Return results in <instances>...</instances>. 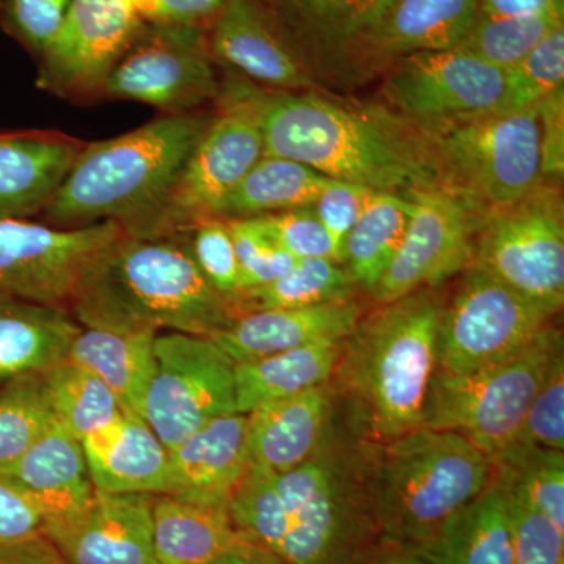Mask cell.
Returning <instances> with one entry per match:
<instances>
[{
	"label": "cell",
	"mask_w": 564,
	"mask_h": 564,
	"mask_svg": "<svg viewBox=\"0 0 564 564\" xmlns=\"http://www.w3.org/2000/svg\"><path fill=\"white\" fill-rule=\"evenodd\" d=\"M251 95L263 155L300 162L329 180L404 198L417 192L448 193L425 137L386 104L254 87Z\"/></svg>",
	"instance_id": "1"
},
{
	"label": "cell",
	"mask_w": 564,
	"mask_h": 564,
	"mask_svg": "<svg viewBox=\"0 0 564 564\" xmlns=\"http://www.w3.org/2000/svg\"><path fill=\"white\" fill-rule=\"evenodd\" d=\"M69 313L84 328L207 336L236 317L232 302L206 280L185 236L122 234L90 263Z\"/></svg>",
	"instance_id": "2"
},
{
	"label": "cell",
	"mask_w": 564,
	"mask_h": 564,
	"mask_svg": "<svg viewBox=\"0 0 564 564\" xmlns=\"http://www.w3.org/2000/svg\"><path fill=\"white\" fill-rule=\"evenodd\" d=\"M443 307L436 289H422L364 315L343 340L329 386L367 443L421 429Z\"/></svg>",
	"instance_id": "3"
},
{
	"label": "cell",
	"mask_w": 564,
	"mask_h": 564,
	"mask_svg": "<svg viewBox=\"0 0 564 564\" xmlns=\"http://www.w3.org/2000/svg\"><path fill=\"white\" fill-rule=\"evenodd\" d=\"M214 113L163 115L117 139L84 144L41 212L57 228L115 221L122 231L151 209L176 180Z\"/></svg>",
	"instance_id": "4"
},
{
	"label": "cell",
	"mask_w": 564,
	"mask_h": 564,
	"mask_svg": "<svg viewBox=\"0 0 564 564\" xmlns=\"http://www.w3.org/2000/svg\"><path fill=\"white\" fill-rule=\"evenodd\" d=\"M362 477L381 540L417 552L494 477L488 455L466 437L421 429L383 444H370Z\"/></svg>",
	"instance_id": "5"
},
{
	"label": "cell",
	"mask_w": 564,
	"mask_h": 564,
	"mask_svg": "<svg viewBox=\"0 0 564 564\" xmlns=\"http://www.w3.org/2000/svg\"><path fill=\"white\" fill-rule=\"evenodd\" d=\"M361 464V463H359ZM288 529L276 555L288 564H370L381 540L361 473L329 436L307 462L276 474Z\"/></svg>",
	"instance_id": "6"
},
{
	"label": "cell",
	"mask_w": 564,
	"mask_h": 564,
	"mask_svg": "<svg viewBox=\"0 0 564 564\" xmlns=\"http://www.w3.org/2000/svg\"><path fill=\"white\" fill-rule=\"evenodd\" d=\"M415 128L447 192L480 217L518 203L543 181L536 107Z\"/></svg>",
	"instance_id": "7"
},
{
	"label": "cell",
	"mask_w": 564,
	"mask_h": 564,
	"mask_svg": "<svg viewBox=\"0 0 564 564\" xmlns=\"http://www.w3.org/2000/svg\"><path fill=\"white\" fill-rule=\"evenodd\" d=\"M218 110L184 169L150 210L124 228L140 239L185 236L217 217L223 203L263 155V139L251 87L221 82Z\"/></svg>",
	"instance_id": "8"
},
{
	"label": "cell",
	"mask_w": 564,
	"mask_h": 564,
	"mask_svg": "<svg viewBox=\"0 0 564 564\" xmlns=\"http://www.w3.org/2000/svg\"><path fill=\"white\" fill-rule=\"evenodd\" d=\"M560 355L563 334L551 326L524 350L485 369L463 375L434 370L422 426L459 434L492 462L513 440Z\"/></svg>",
	"instance_id": "9"
},
{
	"label": "cell",
	"mask_w": 564,
	"mask_h": 564,
	"mask_svg": "<svg viewBox=\"0 0 564 564\" xmlns=\"http://www.w3.org/2000/svg\"><path fill=\"white\" fill-rule=\"evenodd\" d=\"M558 182L485 215L470 265L558 314L564 303V214Z\"/></svg>",
	"instance_id": "10"
},
{
	"label": "cell",
	"mask_w": 564,
	"mask_h": 564,
	"mask_svg": "<svg viewBox=\"0 0 564 564\" xmlns=\"http://www.w3.org/2000/svg\"><path fill=\"white\" fill-rule=\"evenodd\" d=\"M556 313L469 265L444 303L436 340V370L463 375L524 350L551 328Z\"/></svg>",
	"instance_id": "11"
},
{
	"label": "cell",
	"mask_w": 564,
	"mask_h": 564,
	"mask_svg": "<svg viewBox=\"0 0 564 564\" xmlns=\"http://www.w3.org/2000/svg\"><path fill=\"white\" fill-rule=\"evenodd\" d=\"M155 373L141 417L173 451L204 425L236 414V362L210 337H155Z\"/></svg>",
	"instance_id": "12"
},
{
	"label": "cell",
	"mask_w": 564,
	"mask_h": 564,
	"mask_svg": "<svg viewBox=\"0 0 564 564\" xmlns=\"http://www.w3.org/2000/svg\"><path fill=\"white\" fill-rule=\"evenodd\" d=\"M215 65L204 29L143 24L99 96L148 104L166 115L204 110L221 95Z\"/></svg>",
	"instance_id": "13"
},
{
	"label": "cell",
	"mask_w": 564,
	"mask_h": 564,
	"mask_svg": "<svg viewBox=\"0 0 564 564\" xmlns=\"http://www.w3.org/2000/svg\"><path fill=\"white\" fill-rule=\"evenodd\" d=\"M122 234L115 221L66 229L0 218V293L69 311L82 274Z\"/></svg>",
	"instance_id": "14"
},
{
	"label": "cell",
	"mask_w": 564,
	"mask_h": 564,
	"mask_svg": "<svg viewBox=\"0 0 564 564\" xmlns=\"http://www.w3.org/2000/svg\"><path fill=\"white\" fill-rule=\"evenodd\" d=\"M386 74L383 104L414 126L507 111L505 70L462 47L408 55Z\"/></svg>",
	"instance_id": "15"
},
{
	"label": "cell",
	"mask_w": 564,
	"mask_h": 564,
	"mask_svg": "<svg viewBox=\"0 0 564 564\" xmlns=\"http://www.w3.org/2000/svg\"><path fill=\"white\" fill-rule=\"evenodd\" d=\"M143 24L129 0H69L40 55V87L66 99L96 98Z\"/></svg>",
	"instance_id": "16"
},
{
	"label": "cell",
	"mask_w": 564,
	"mask_h": 564,
	"mask_svg": "<svg viewBox=\"0 0 564 564\" xmlns=\"http://www.w3.org/2000/svg\"><path fill=\"white\" fill-rule=\"evenodd\" d=\"M408 198L414 206L403 242L370 291L381 304L436 289L473 262L480 215L451 193L417 192Z\"/></svg>",
	"instance_id": "17"
},
{
	"label": "cell",
	"mask_w": 564,
	"mask_h": 564,
	"mask_svg": "<svg viewBox=\"0 0 564 564\" xmlns=\"http://www.w3.org/2000/svg\"><path fill=\"white\" fill-rule=\"evenodd\" d=\"M480 13L478 0H395L337 69L332 84L356 85L419 52L462 46Z\"/></svg>",
	"instance_id": "18"
},
{
	"label": "cell",
	"mask_w": 564,
	"mask_h": 564,
	"mask_svg": "<svg viewBox=\"0 0 564 564\" xmlns=\"http://www.w3.org/2000/svg\"><path fill=\"white\" fill-rule=\"evenodd\" d=\"M152 499L95 491L80 513L43 527V534L69 564H159Z\"/></svg>",
	"instance_id": "19"
},
{
	"label": "cell",
	"mask_w": 564,
	"mask_h": 564,
	"mask_svg": "<svg viewBox=\"0 0 564 564\" xmlns=\"http://www.w3.org/2000/svg\"><path fill=\"white\" fill-rule=\"evenodd\" d=\"M282 39L310 70L332 84L351 47L395 0H261Z\"/></svg>",
	"instance_id": "20"
},
{
	"label": "cell",
	"mask_w": 564,
	"mask_h": 564,
	"mask_svg": "<svg viewBox=\"0 0 564 564\" xmlns=\"http://www.w3.org/2000/svg\"><path fill=\"white\" fill-rule=\"evenodd\" d=\"M212 58L265 90L304 91L314 77L282 39L261 0H228L207 31Z\"/></svg>",
	"instance_id": "21"
},
{
	"label": "cell",
	"mask_w": 564,
	"mask_h": 564,
	"mask_svg": "<svg viewBox=\"0 0 564 564\" xmlns=\"http://www.w3.org/2000/svg\"><path fill=\"white\" fill-rule=\"evenodd\" d=\"M247 414H229L204 425L169 452L165 496L226 511L247 470Z\"/></svg>",
	"instance_id": "22"
},
{
	"label": "cell",
	"mask_w": 564,
	"mask_h": 564,
	"mask_svg": "<svg viewBox=\"0 0 564 564\" xmlns=\"http://www.w3.org/2000/svg\"><path fill=\"white\" fill-rule=\"evenodd\" d=\"M361 317V306L352 300L318 306L254 311L237 315L212 334L210 339L234 362H251L304 345L344 340Z\"/></svg>",
	"instance_id": "23"
},
{
	"label": "cell",
	"mask_w": 564,
	"mask_h": 564,
	"mask_svg": "<svg viewBox=\"0 0 564 564\" xmlns=\"http://www.w3.org/2000/svg\"><path fill=\"white\" fill-rule=\"evenodd\" d=\"M332 400L326 383L256 406L247 414L248 466L282 474L317 454L329 434Z\"/></svg>",
	"instance_id": "24"
},
{
	"label": "cell",
	"mask_w": 564,
	"mask_h": 564,
	"mask_svg": "<svg viewBox=\"0 0 564 564\" xmlns=\"http://www.w3.org/2000/svg\"><path fill=\"white\" fill-rule=\"evenodd\" d=\"M0 478L39 507L43 527L68 521L95 496L82 443L57 421Z\"/></svg>",
	"instance_id": "25"
},
{
	"label": "cell",
	"mask_w": 564,
	"mask_h": 564,
	"mask_svg": "<svg viewBox=\"0 0 564 564\" xmlns=\"http://www.w3.org/2000/svg\"><path fill=\"white\" fill-rule=\"evenodd\" d=\"M84 144L55 131L0 133V218L40 215Z\"/></svg>",
	"instance_id": "26"
},
{
	"label": "cell",
	"mask_w": 564,
	"mask_h": 564,
	"mask_svg": "<svg viewBox=\"0 0 564 564\" xmlns=\"http://www.w3.org/2000/svg\"><path fill=\"white\" fill-rule=\"evenodd\" d=\"M80 443L95 491L165 492L169 451L140 415L121 414Z\"/></svg>",
	"instance_id": "27"
},
{
	"label": "cell",
	"mask_w": 564,
	"mask_h": 564,
	"mask_svg": "<svg viewBox=\"0 0 564 564\" xmlns=\"http://www.w3.org/2000/svg\"><path fill=\"white\" fill-rule=\"evenodd\" d=\"M513 545L510 491L494 474L485 491L456 511L414 554L429 564H511Z\"/></svg>",
	"instance_id": "28"
},
{
	"label": "cell",
	"mask_w": 564,
	"mask_h": 564,
	"mask_svg": "<svg viewBox=\"0 0 564 564\" xmlns=\"http://www.w3.org/2000/svg\"><path fill=\"white\" fill-rule=\"evenodd\" d=\"M80 332L68 310L0 293V389L68 359Z\"/></svg>",
	"instance_id": "29"
},
{
	"label": "cell",
	"mask_w": 564,
	"mask_h": 564,
	"mask_svg": "<svg viewBox=\"0 0 564 564\" xmlns=\"http://www.w3.org/2000/svg\"><path fill=\"white\" fill-rule=\"evenodd\" d=\"M154 332H111L84 328L68 355L109 386L126 414H143L144 400L155 373Z\"/></svg>",
	"instance_id": "30"
},
{
	"label": "cell",
	"mask_w": 564,
	"mask_h": 564,
	"mask_svg": "<svg viewBox=\"0 0 564 564\" xmlns=\"http://www.w3.org/2000/svg\"><path fill=\"white\" fill-rule=\"evenodd\" d=\"M152 527L159 564H207L245 543L228 513L154 496Z\"/></svg>",
	"instance_id": "31"
},
{
	"label": "cell",
	"mask_w": 564,
	"mask_h": 564,
	"mask_svg": "<svg viewBox=\"0 0 564 564\" xmlns=\"http://www.w3.org/2000/svg\"><path fill=\"white\" fill-rule=\"evenodd\" d=\"M343 351V340H323L236 364L237 411L248 414L259 404L329 383Z\"/></svg>",
	"instance_id": "32"
},
{
	"label": "cell",
	"mask_w": 564,
	"mask_h": 564,
	"mask_svg": "<svg viewBox=\"0 0 564 564\" xmlns=\"http://www.w3.org/2000/svg\"><path fill=\"white\" fill-rule=\"evenodd\" d=\"M332 182L303 163L262 155L223 203L217 217L242 220L313 207Z\"/></svg>",
	"instance_id": "33"
},
{
	"label": "cell",
	"mask_w": 564,
	"mask_h": 564,
	"mask_svg": "<svg viewBox=\"0 0 564 564\" xmlns=\"http://www.w3.org/2000/svg\"><path fill=\"white\" fill-rule=\"evenodd\" d=\"M413 199L372 192L344 247V265L356 284L372 291L383 276L410 225Z\"/></svg>",
	"instance_id": "34"
},
{
	"label": "cell",
	"mask_w": 564,
	"mask_h": 564,
	"mask_svg": "<svg viewBox=\"0 0 564 564\" xmlns=\"http://www.w3.org/2000/svg\"><path fill=\"white\" fill-rule=\"evenodd\" d=\"M356 285L344 263L302 259L278 280L239 293L232 302L234 311L237 317L254 311L350 302Z\"/></svg>",
	"instance_id": "35"
},
{
	"label": "cell",
	"mask_w": 564,
	"mask_h": 564,
	"mask_svg": "<svg viewBox=\"0 0 564 564\" xmlns=\"http://www.w3.org/2000/svg\"><path fill=\"white\" fill-rule=\"evenodd\" d=\"M43 377L55 421L76 440H85L124 414L109 386L79 364L65 359Z\"/></svg>",
	"instance_id": "36"
},
{
	"label": "cell",
	"mask_w": 564,
	"mask_h": 564,
	"mask_svg": "<svg viewBox=\"0 0 564 564\" xmlns=\"http://www.w3.org/2000/svg\"><path fill=\"white\" fill-rule=\"evenodd\" d=\"M516 499L545 516L564 532V452L541 447H507L492 459Z\"/></svg>",
	"instance_id": "37"
},
{
	"label": "cell",
	"mask_w": 564,
	"mask_h": 564,
	"mask_svg": "<svg viewBox=\"0 0 564 564\" xmlns=\"http://www.w3.org/2000/svg\"><path fill=\"white\" fill-rule=\"evenodd\" d=\"M562 24L564 0H554L544 9L513 17L478 13L459 47L505 70L522 61L541 40Z\"/></svg>",
	"instance_id": "38"
},
{
	"label": "cell",
	"mask_w": 564,
	"mask_h": 564,
	"mask_svg": "<svg viewBox=\"0 0 564 564\" xmlns=\"http://www.w3.org/2000/svg\"><path fill=\"white\" fill-rule=\"evenodd\" d=\"M43 375H28L0 389V470L17 463L55 422Z\"/></svg>",
	"instance_id": "39"
},
{
	"label": "cell",
	"mask_w": 564,
	"mask_h": 564,
	"mask_svg": "<svg viewBox=\"0 0 564 564\" xmlns=\"http://www.w3.org/2000/svg\"><path fill=\"white\" fill-rule=\"evenodd\" d=\"M226 513L240 536L276 555L288 529L276 489V474L262 467L247 466L229 497Z\"/></svg>",
	"instance_id": "40"
},
{
	"label": "cell",
	"mask_w": 564,
	"mask_h": 564,
	"mask_svg": "<svg viewBox=\"0 0 564 564\" xmlns=\"http://www.w3.org/2000/svg\"><path fill=\"white\" fill-rule=\"evenodd\" d=\"M564 87V24L541 40L522 61L505 69V109L525 110Z\"/></svg>",
	"instance_id": "41"
},
{
	"label": "cell",
	"mask_w": 564,
	"mask_h": 564,
	"mask_svg": "<svg viewBox=\"0 0 564 564\" xmlns=\"http://www.w3.org/2000/svg\"><path fill=\"white\" fill-rule=\"evenodd\" d=\"M507 447L564 451V352L552 364L551 372Z\"/></svg>",
	"instance_id": "42"
},
{
	"label": "cell",
	"mask_w": 564,
	"mask_h": 564,
	"mask_svg": "<svg viewBox=\"0 0 564 564\" xmlns=\"http://www.w3.org/2000/svg\"><path fill=\"white\" fill-rule=\"evenodd\" d=\"M228 225L239 261L242 292L269 284L295 265L296 259L282 250L256 218L228 220Z\"/></svg>",
	"instance_id": "43"
},
{
	"label": "cell",
	"mask_w": 564,
	"mask_h": 564,
	"mask_svg": "<svg viewBox=\"0 0 564 564\" xmlns=\"http://www.w3.org/2000/svg\"><path fill=\"white\" fill-rule=\"evenodd\" d=\"M187 237L193 258L206 280L234 302L242 292V281L228 220L220 217L207 218L196 225Z\"/></svg>",
	"instance_id": "44"
},
{
	"label": "cell",
	"mask_w": 564,
	"mask_h": 564,
	"mask_svg": "<svg viewBox=\"0 0 564 564\" xmlns=\"http://www.w3.org/2000/svg\"><path fill=\"white\" fill-rule=\"evenodd\" d=\"M265 232L296 261L332 259L339 262L329 234L323 228L313 207L278 212L256 217Z\"/></svg>",
	"instance_id": "45"
},
{
	"label": "cell",
	"mask_w": 564,
	"mask_h": 564,
	"mask_svg": "<svg viewBox=\"0 0 564 564\" xmlns=\"http://www.w3.org/2000/svg\"><path fill=\"white\" fill-rule=\"evenodd\" d=\"M510 496L514 516L511 564H564V532L545 516L525 507L513 494Z\"/></svg>",
	"instance_id": "46"
},
{
	"label": "cell",
	"mask_w": 564,
	"mask_h": 564,
	"mask_svg": "<svg viewBox=\"0 0 564 564\" xmlns=\"http://www.w3.org/2000/svg\"><path fill=\"white\" fill-rule=\"evenodd\" d=\"M2 7L7 29L40 57L61 29L69 0H2Z\"/></svg>",
	"instance_id": "47"
},
{
	"label": "cell",
	"mask_w": 564,
	"mask_h": 564,
	"mask_svg": "<svg viewBox=\"0 0 564 564\" xmlns=\"http://www.w3.org/2000/svg\"><path fill=\"white\" fill-rule=\"evenodd\" d=\"M372 192L361 185L333 180L313 206L314 214L332 237L340 263H344L345 240L361 217Z\"/></svg>",
	"instance_id": "48"
},
{
	"label": "cell",
	"mask_w": 564,
	"mask_h": 564,
	"mask_svg": "<svg viewBox=\"0 0 564 564\" xmlns=\"http://www.w3.org/2000/svg\"><path fill=\"white\" fill-rule=\"evenodd\" d=\"M144 24L184 25L209 31L228 0H129Z\"/></svg>",
	"instance_id": "49"
},
{
	"label": "cell",
	"mask_w": 564,
	"mask_h": 564,
	"mask_svg": "<svg viewBox=\"0 0 564 564\" xmlns=\"http://www.w3.org/2000/svg\"><path fill=\"white\" fill-rule=\"evenodd\" d=\"M534 107L540 121L541 180L558 182L564 174V87Z\"/></svg>",
	"instance_id": "50"
},
{
	"label": "cell",
	"mask_w": 564,
	"mask_h": 564,
	"mask_svg": "<svg viewBox=\"0 0 564 564\" xmlns=\"http://www.w3.org/2000/svg\"><path fill=\"white\" fill-rule=\"evenodd\" d=\"M43 514L35 503L0 478V545L20 543L43 533Z\"/></svg>",
	"instance_id": "51"
},
{
	"label": "cell",
	"mask_w": 564,
	"mask_h": 564,
	"mask_svg": "<svg viewBox=\"0 0 564 564\" xmlns=\"http://www.w3.org/2000/svg\"><path fill=\"white\" fill-rule=\"evenodd\" d=\"M0 564H69L43 533L20 543L0 545Z\"/></svg>",
	"instance_id": "52"
},
{
	"label": "cell",
	"mask_w": 564,
	"mask_h": 564,
	"mask_svg": "<svg viewBox=\"0 0 564 564\" xmlns=\"http://www.w3.org/2000/svg\"><path fill=\"white\" fill-rule=\"evenodd\" d=\"M207 564H288L282 562L280 556L272 554L261 545L252 544L250 541L237 545L232 551L226 552Z\"/></svg>",
	"instance_id": "53"
},
{
	"label": "cell",
	"mask_w": 564,
	"mask_h": 564,
	"mask_svg": "<svg viewBox=\"0 0 564 564\" xmlns=\"http://www.w3.org/2000/svg\"><path fill=\"white\" fill-rule=\"evenodd\" d=\"M552 2L554 0H478V6L486 17H513L544 9Z\"/></svg>",
	"instance_id": "54"
},
{
	"label": "cell",
	"mask_w": 564,
	"mask_h": 564,
	"mask_svg": "<svg viewBox=\"0 0 564 564\" xmlns=\"http://www.w3.org/2000/svg\"><path fill=\"white\" fill-rule=\"evenodd\" d=\"M370 564H429L421 555L404 549L391 547V551L378 554Z\"/></svg>",
	"instance_id": "55"
},
{
	"label": "cell",
	"mask_w": 564,
	"mask_h": 564,
	"mask_svg": "<svg viewBox=\"0 0 564 564\" xmlns=\"http://www.w3.org/2000/svg\"><path fill=\"white\" fill-rule=\"evenodd\" d=\"M0 6H2V0H0Z\"/></svg>",
	"instance_id": "56"
}]
</instances>
